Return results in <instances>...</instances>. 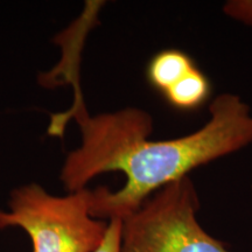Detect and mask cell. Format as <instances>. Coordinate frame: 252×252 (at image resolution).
Wrapping results in <instances>:
<instances>
[{
  "label": "cell",
  "instance_id": "obj_1",
  "mask_svg": "<svg viewBox=\"0 0 252 252\" xmlns=\"http://www.w3.org/2000/svg\"><path fill=\"white\" fill-rule=\"evenodd\" d=\"M65 74L74 88V102L67 111L52 116L48 133L59 137L64 123L74 119L81 143L62 163L63 187L74 193L88 188L98 175L119 172L125 176L117 190L105 186L90 189V213L94 219L123 220L167 185L252 144V110L236 94L216 96L209 105V119L197 131L153 140V118L149 112L130 106L91 116L81 90L78 67L70 64Z\"/></svg>",
  "mask_w": 252,
  "mask_h": 252
},
{
  "label": "cell",
  "instance_id": "obj_2",
  "mask_svg": "<svg viewBox=\"0 0 252 252\" xmlns=\"http://www.w3.org/2000/svg\"><path fill=\"white\" fill-rule=\"evenodd\" d=\"M89 191L58 196L36 182L19 186L9 193L6 209H0V230H24L33 252H94L109 222L91 215Z\"/></svg>",
  "mask_w": 252,
  "mask_h": 252
},
{
  "label": "cell",
  "instance_id": "obj_3",
  "mask_svg": "<svg viewBox=\"0 0 252 252\" xmlns=\"http://www.w3.org/2000/svg\"><path fill=\"white\" fill-rule=\"evenodd\" d=\"M198 209L190 176L167 185L122 220L121 252H231L201 226Z\"/></svg>",
  "mask_w": 252,
  "mask_h": 252
},
{
  "label": "cell",
  "instance_id": "obj_4",
  "mask_svg": "<svg viewBox=\"0 0 252 252\" xmlns=\"http://www.w3.org/2000/svg\"><path fill=\"white\" fill-rule=\"evenodd\" d=\"M194 67L193 60L187 53L179 49H165L151 59L146 70L147 80L151 86L163 94Z\"/></svg>",
  "mask_w": 252,
  "mask_h": 252
},
{
  "label": "cell",
  "instance_id": "obj_5",
  "mask_svg": "<svg viewBox=\"0 0 252 252\" xmlns=\"http://www.w3.org/2000/svg\"><path fill=\"white\" fill-rule=\"evenodd\" d=\"M210 82L196 65L162 94L173 108L194 110L203 105L210 94Z\"/></svg>",
  "mask_w": 252,
  "mask_h": 252
},
{
  "label": "cell",
  "instance_id": "obj_6",
  "mask_svg": "<svg viewBox=\"0 0 252 252\" xmlns=\"http://www.w3.org/2000/svg\"><path fill=\"white\" fill-rule=\"evenodd\" d=\"M223 13L239 24L252 27V0H229L223 4Z\"/></svg>",
  "mask_w": 252,
  "mask_h": 252
},
{
  "label": "cell",
  "instance_id": "obj_7",
  "mask_svg": "<svg viewBox=\"0 0 252 252\" xmlns=\"http://www.w3.org/2000/svg\"><path fill=\"white\" fill-rule=\"evenodd\" d=\"M121 234H122V220H109L108 231L104 237L102 244L94 252H121Z\"/></svg>",
  "mask_w": 252,
  "mask_h": 252
}]
</instances>
